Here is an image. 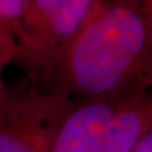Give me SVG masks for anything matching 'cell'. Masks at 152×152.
Segmentation results:
<instances>
[{
  "label": "cell",
  "mask_w": 152,
  "mask_h": 152,
  "mask_svg": "<svg viewBox=\"0 0 152 152\" xmlns=\"http://www.w3.org/2000/svg\"><path fill=\"white\" fill-rule=\"evenodd\" d=\"M29 0H0V29L15 33Z\"/></svg>",
  "instance_id": "cell-6"
},
{
  "label": "cell",
  "mask_w": 152,
  "mask_h": 152,
  "mask_svg": "<svg viewBox=\"0 0 152 152\" xmlns=\"http://www.w3.org/2000/svg\"><path fill=\"white\" fill-rule=\"evenodd\" d=\"M119 98L75 99L52 152H102Z\"/></svg>",
  "instance_id": "cell-4"
},
{
  "label": "cell",
  "mask_w": 152,
  "mask_h": 152,
  "mask_svg": "<svg viewBox=\"0 0 152 152\" xmlns=\"http://www.w3.org/2000/svg\"><path fill=\"white\" fill-rule=\"evenodd\" d=\"M20 56V48L17 42L15 36L12 32L0 29V98L8 91L4 84V70L8 65L18 62Z\"/></svg>",
  "instance_id": "cell-5"
},
{
  "label": "cell",
  "mask_w": 152,
  "mask_h": 152,
  "mask_svg": "<svg viewBox=\"0 0 152 152\" xmlns=\"http://www.w3.org/2000/svg\"><path fill=\"white\" fill-rule=\"evenodd\" d=\"M100 0H29L14 36L18 65L42 86L91 18Z\"/></svg>",
  "instance_id": "cell-2"
},
{
  "label": "cell",
  "mask_w": 152,
  "mask_h": 152,
  "mask_svg": "<svg viewBox=\"0 0 152 152\" xmlns=\"http://www.w3.org/2000/svg\"><path fill=\"white\" fill-rule=\"evenodd\" d=\"M132 152H152V128L140 140Z\"/></svg>",
  "instance_id": "cell-7"
},
{
  "label": "cell",
  "mask_w": 152,
  "mask_h": 152,
  "mask_svg": "<svg viewBox=\"0 0 152 152\" xmlns=\"http://www.w3.org/2000/svg\"><path fill=\"white\" fill-rule=\"evenodd\" d=\"M75 99L31 84L0 98V152H52Z\"/></svg>",
  "instance_id": "cell-3"
},
{
  "label": "cell",
  "mask_w": 152,
  "mask_h": 152,
  "mask_svg": "<svg viewBox=\"0 0 152 152\" xmlns=\"http://www.w3.org/2000/svg\"><path fill=\"white\" fill-rule=\"evenodd\" d=\"M41 89L72 99L152 90V26L133 0H100Z\"/></svg>",
  "instance_id": "cell-1"
},
{
  "label": "cell",
  "mask_w": 152,
  "mask_h": 152,
  "mask_svg": "<svg viewBox=\"0 0 152 152\" xmlns=\"http://www.w3.org/2000/svg\"><path fill=\"white\" fill-rule=\"evenodd\" d=\"M152 26V0H133Z\"/></svg>",
  "instance_id": "cell-8"
}]
</instances>
